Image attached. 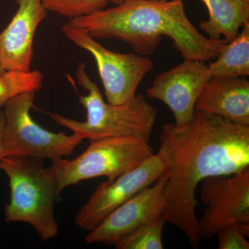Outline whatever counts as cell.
I'll return each instance as SVG.
<instances>
[{
    "mask_svg": "<svg viewBox=\"0 0 249 249\" xmlns=\"http://www.w3.org/2000/svg\"><path fill=\"white\" fill-rule=\"evenodd\" d=\"M165 165L163 216L199 245L196 188L204 178L229 175L249 168V125L195 111L191 121L178 127L165 124L160 136Z\"/></svg>",
    "mask_w": 249,
    "mask_h": 249,
    "instance_id": "obj_1",
    "label": "cell"
},
{
    "mask_svg": "<svg viewBox=\"0 0 249 249\" xmlns=\"http://www.w3.org/2000/svg\"><path fill=\"white\" fill-rule=\"evenodd\" d=\"M69 23L96 40L125 42L136 53L145 56L155 52L163 36L173 40L184 60L204 62L215 58L229 42L202 35L188 19L183 0H127Z\"/></svg>",
    "mask_w": 249,
    "mask_h": 249,
    "instance_id": "obj_2",
    "label": "cell"
},
{
    "mask_svg": "<svg viewBox=\"0 0 249 249\" xmlns=\"http://www.w3.org/2000/svg\"><path fill=\"white\" fill-rule=\"evenodd\" d=\"M76 76L80 86L88 91V95L78 94L80 104L86 110V120L78 121L47 112L54 122L70 129L83 140L132 137L150 142L157 111L145 96L136 94L123 104L106 103L98 85L88 76L83 62L77 69Z\"/></svg>",
    "mask_w": 249,
    "mask_h": 249,
    "instance_id": "obj_3",
    "label": "cell"
},
{
    "mask_svg": "<svg viewBox=\"0 0 249 249\" xmlns=\"http://www.w3.org/2000/svg\"><path fill=\"white\" fill-rule=\"evenodd\" d=\"M43 163L33 157H6L0 163V170L9 178L11 191L5 221L26 223L41 240L49 241L58 235L54 204L60 196L51 170Z\"/></svg>",
    "mask_w": 249,
    "mask_h": 249,
    "instance_id": "obj_4",
    "label": "cell"
},
{
    "mask_svg": "<svg viewBox=\"0 0 249 249\" xmlns=\"http://www.w3.org/2000/svg\"><path fill=\"white\" fill-rule=\"evenodd\" d=\"M149 142L132 137L91 141L81 155L52 161L49 167L59 196L64 189L91 178L104 177L110 182L154 155Z\"/></svg>",
    "mask_w": 249,
    "mask_h": 249,
    "instance_id": "obj_5",
    "label": "cell"
},
{
    "mask_svg": "<svg viewBox=\"0 0 249 249\" xmlns=\"http://www.w3.org/2000/svg\"><path fill=\"white\" fill-rule=\"evenodd\" d=\"M35 93H22L4 105L3 156L51 161L70 157L83 139L73 133L50 132L35 122L30 113Z\"/></svg>",
    "mask_w": 249,
    "mask_h": 249,
    "instance_id": "obj_6",
    "label": "cell"
},
{
    "mask_svg": "<svg viewBox=\"0 0 249 249\" xmlns=\"http://www.w3.org/2000/svg\"><path fill=\"white\" fill-rule=\"evenodd\" d=\"M62 32L77 47L92 55L107 102L111 104H123L133 98L142 80L153 69V62L148 57L109 50L70 23L62 26Z\"/></svg>",
    "mask_w": 249,
    "mask_h": 249,
    "instance_id": "obj_7",
    "label": "cell"
},
{
    "mask_svg": "<svg viewBox=\"0 0 249 249\" xmlns=\"http://www.w3.org/2000/svg\"><path fill=\"white\" fill-rule=\"evenodd\" d=\"M201 183L200 199L206 209L198 219L200 239L210 240L230 224H249V168Z\"/></svg>",
    "mask_w": 249,
    "mask_h": 249,
    "instance_id": "obj_8",
    "label": "cell"
},
{
    "mask_svg": "<svg viewBox=\"0 0 249 249\" xmlns=\"http://www.w3.org/2000/svg\"><path fill=\"white\" fill-rule=\"evenodd\" d=\"M165 170L164 160L158 152L110 182L105 181L77 213L76 225L82 230H92L113 210L155 183Z\"/></svg>",
    "mask_w": 249,
    "mask_h": 249,
    "instance_id": "obj_9",
    "label": "cell"
},
{
    "mask_svg": "<svg viewBox=\"0 0 249 249\" xmlns=\"http://www.w3.org/2000/svg\"><path fill=\"white\" fill-rule=\"evenodd\" d=\"M211 78L205 62L184 60L157 75L147 90V96L166 105L173 112L175 125L183 127L194 115L196 101Z\"/></svg>",
    "mask_w": 249,
    "mask_h": 249,
    "instance_id": "obj_10",
    "label": "cell"
},
{
    "mask_svg": "<svg viewBox=\"0 0 249 249\" xmlns=\"http://www.w3.org/2000/svg\"><path fill=\"white\" fill-rule=\"evenodd\" d=\"M165 173L155 183L121 204L85 236L89 245H113L137 228L162 217L165 206Z\"/></svg>",
    "mask_w": 249,
    "mask_h": 249,
    "instance_id": "obj_11",
    "label": "cell"
},
{
    "mask_svg": "<svg viewBox=\"0 0 249 249\" xmlns=\"http://www.w3.org/2000/svg\"><path fill=\"white\" fill-rule=\"evenodd\" d=\"M18 10L0 33V63L5 70H31L37 27L47 15L41 0H16Z\"/></svg>",
    "mask_w": 249,
    "mask_h": 249,
    "instance_id": "obj_12",
    "label": "cell"
},
{
    "mask_svg": "<svg viewBox=\"0 0 249 249\" xmlns=\"http://www.w3.org/2000/svg\"><path fill=\"white\" fill-rule=\"evenodd\" d=\"M196 110L249 125V80L246 77H213L199 95Z\"/></svg>",
    "mask_w": 249,
    "mask_h": 249,
    "instance_id": "obj_13",
    "label": "cell"
},
{
    "mask_svg": "<svg viewBox=\"0 0 249 249\" xmlns=\"http://www.w3.org/2000/svg\"><path fill=\"white\" fill-rule=\"evenodd\" d=\"M209 11V19L199 27L209 38L230 42L249 22V0H200Z\"/></svg>",
    "mask_w": 249,
    "mask_h": 249,
    "instance_id": "obj_14",
    "label": "cell"
},
{
    "mask_svg": "<svg viewBox=\"0 0 249 249\" xmlns=\"http://www.w3.org/2000/svg\"><path fill=\"white\" fill-rule=\"evenodd\" d=\"M214 62L208 65L213 77H247L249 75V22L224 46Z\"/></svg>",
    "mask_w": 249,
    "mask_h": 249,
    "instance_id": "obj_15",
    "label": "cell"
},
{
    "mask_svg": "<svg viewBox=\"0 0 249 249\" xmlns=\"http://www.w3.org/2000/svg\"><path fill=\"white\" fill-rule=\"evenodd\" d=\"M43 75L37 70H6L0 74V108L22 93L36 92L42 88Z\"/></svg>",
    "mask_w": 249,
    "mask_h": 249,
    "instance_id": "obj_16",
    "label": "cell"
},
{
    "mask_svg": "<svg viewBox=\"0 0 249 249\" xmlns=\"http://www.w3.org/2000/svg\"><path fill=\"white\" fill-rule=\"evenodd\" d=\"M163 216L141 226L116 240L113 245L116 249H163Z\"/></svg>",
    "mask_w": 249,
    "mask_h": 249,
    "instance_id": "obj_17",
    "label": "cell"
},
{
    "mask_svg": "<svg viewBox=\"0 0 249 249\" xmlns=\"http://www.w3.org/2000/svg\"><path fill=\"white\" fill-rule=\"evenodd\" d=\"M47 11L73 19L107 7L108 0H41Z\"/></svg>",
    "mask_w": 249,
    "mask_h": 249,
    "instance_id": "obj_18",
    "label": "cell"
},
{
    "mask_svg": "<svg viewBox=\"0 0 249 249\" xmlns=\"http://www.w3.org/2000/svg\"><path fill=\"white\" fill-rule=\"evenodd\" d=\"M219 249H249V224H230L216 234Z\"/></svg>",
    "mask_w": 249,
    "mask_h": 249,
    "instance_id": "obj_19",
    "label": "cell"
},
{
    "mask_svg": "<svg viewBox=\"0 0 249 249\" xmlns=\"http://www.w3.org/2000/svg\"><path fill=\"white\" fill-rule=\"evenodd\" d=\"M5 118L4 111L0 108V163L4 158L3 156V147H4V129Z\"/></svg>",
    "mask_w": 249,
    "mask_h": 249,
    "instance_id": "obj_20",
    "label": "cell"
},
{
    "mask_svg": "<svg viewBox=\"0 0 249 249\" xmlns=\"http://www.w3.org/2000/svg\"><path fill=\"white\" fill-rule=\"evenodd\" d=\"M126 1H127V0H108L109 3H112V4L115 5L122 4V3H124Z\"/></svg>",
    "mask_w": 249,
    "mask_h": 249,
    "instance_id": "obj_21",
    "label": "cell"
},
{
    "mask_svg": "<svg viewBox=\"0 0 249 249\" xmlns=\"http://www.w3.org/2000/svg\"><path fill=\"white\" fill-rule=\"evenodd\" d=\"M5 71H6V70H5L4 68H3L2 65H1V63H0V74H1V73H4Z\"/></svg>",
    "mask_w": 249,
    "mask_h": 249,
    "instance_id": "obj_22",
    "label": "cell"
},
{
    "mask_svg": "<svg viewBox=\"0 0 249 249\" xmlns=\"http://www.w3.org/2000/svg\"><path fill=\"white\" fill-rule=\"evenodd\" d=\"M157 1H168V0H157Z\"/></svg>",
    "mask_w": 249,
    "mask_h": 249,
    "instance_id": "obj_23",
    "label": "cell"
}]
</instances>
